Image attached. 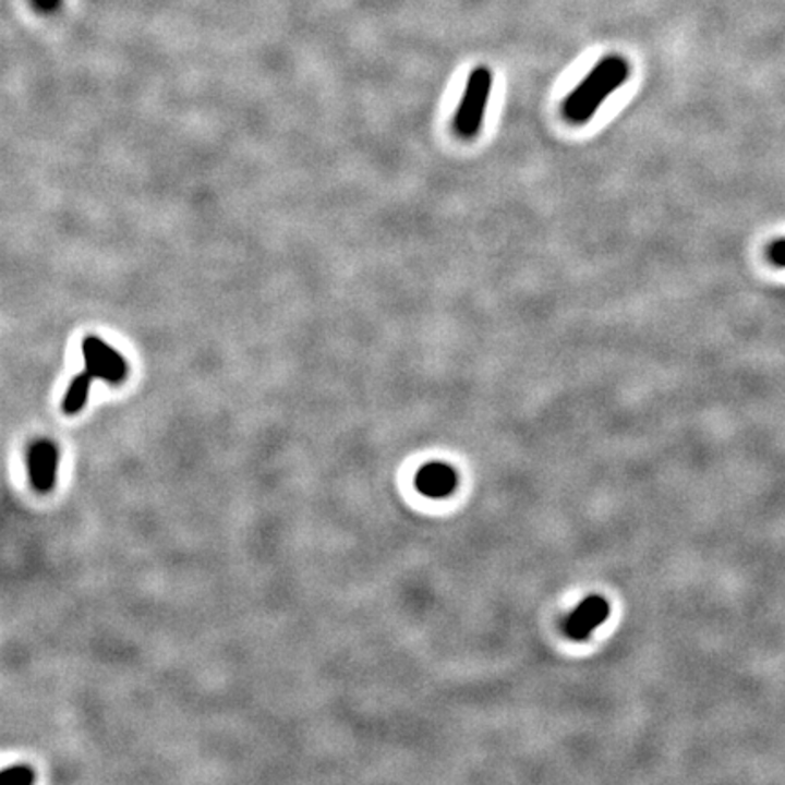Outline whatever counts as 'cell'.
Returning a JSON list of instances; mask_svg holds the SVG:
<instances>
[{"label":"cell","mask_w":785,"mask_h":785,"mask_svg":"<svg viewBox=\"0 0 785 785\" xmlns=\"http://www.w3.org/2000/svg\"><path fill=\"white\" fill-rule=\"evenodd\" d=\"M769 258H771L774 266L785 267V240H776L769 247Z\"/></svg>","instance_id":"9"},{"label":"cell","mask_w":785,"mask_h":785,"mask_svg":"<svg viewBox=\"0 0 785 785\" xmlns=\"http://www.w3.org/2000/svg\"><path fill=\"white\" fill-rule=\"evenodd\" d=\"M57 460H59V451L51 442H35L29 447L27 471H29L33 487L38 493H48L53 490L55 480H57Z\"/></svg>","instance_id":"4"},{"label":"cell","mask_w":785,"mask_h":785,"mask_svg":"<svg viewBox=\"0 0 785 785\" xmlns=\"http://www.w3.org/2000/svg\"><path fill=\"white\" fill-rule=\"evenodd\" d=\"M35 780V773L32 768L26 765H16V768L5 769L0 774V782L5 785H32Z\"/></svg>","instance_id":"8"},{"label":"cell","mask_w":785,"mask_h":785,"mask_svg":"<svg viewBox=\"0 0 785 785\" xmlns=\"http://www.w3.org/2000/svg\"><path fill=\"white\" fill-rule=\"evenodd\" d=\"M457 473L444 462H431L416 473V490L430 498H444L457 487Z\"/></svg>","instance_id":"6"},{"label":"cell","mask_w":785,"mask_h":785,"mask_svg":"<svg viewBox=\"0 0 785 785\" xmlns=\"http://www.w3.org/2000/svg\"><path fill=\"white\" fill-rule=\"evenodd\" d=\"M60 0H35V4L40 8V10H53V8H57L59 5Z\"/></svg>","instance_id":"10"},{"label":"cell","mask_w":785,"mask_h":785,"mask_svg":"<svg viewBox=\"0 0 785 785\" xmlns=\"http://www.w3.org/2000/svg\"><path fill=\"white\" fill-rule=\"evenodd\" d=\"M82 354H84V370L93 378H102L109 384H120L128 375V365L122 354L117 353L108 343L97 337H86L82 342Z\"/></svg>","instance_id":"3"},{"label":"cell","mask_w":785,"mask_h":785,"mask_svg":"<svg viewBox=\"0 0 785 785\" xmlns=\"http://www.w3.org/2000/svg\"><path fill=\"white\" fill-rule=\"evenodd\" d=\"M491 87H493V73L490 68L479 65L469 73L462 98H460L455 120H452V128L457 131V135L462 136L466 141H471L479 135L484 125Z\"/></svg>","instance_id":"2"},{"label":"cell","mask_w":785,"mask_h":785,"mask_svg":"<svg viewBox=\"0 0 785 785\" xmlns=\"http://www.w3.org/2000/svg\"><path fill=\"white\" fill-rule=\"evenodd\" d=\"M609 616V604L602 596H589L566 620V632L572 640H585Z\"/></svg>","instance_id":"5"},{"label":"cell","mask_w":785,"mask_h":785,"mask_svg":"<svg viewBox=\"0 0 785 785\" xmlns=\"http://www.w3.org/2000/svg\"><path fill=\"white\" fill-rule=\"evenodd\" d=\"M631 75V65L621 55H605L589 71L588 76L567 95L561 104V114L575 125L588 124L602 108L605 98L626 84Z\"/></svg>","instance_id":"1"},{"label":"cell","mask_w":785,"mask_h":785,"mask_svg":"<svg viewBox=\"0 0 785 785\" xmlns=\"http://www.w3.org/2000/svg\"><path fill=\"white\" fill-rule=\"evenodd\" d=\"M93 381H95V378H93L86 370L82 371L81 375H76L75 378L71 381L68 392H65L64 402H62V411H64L65 414L78 413V411L84 408Z\"/></svg>","instance_id":"7"}]
</instances>
